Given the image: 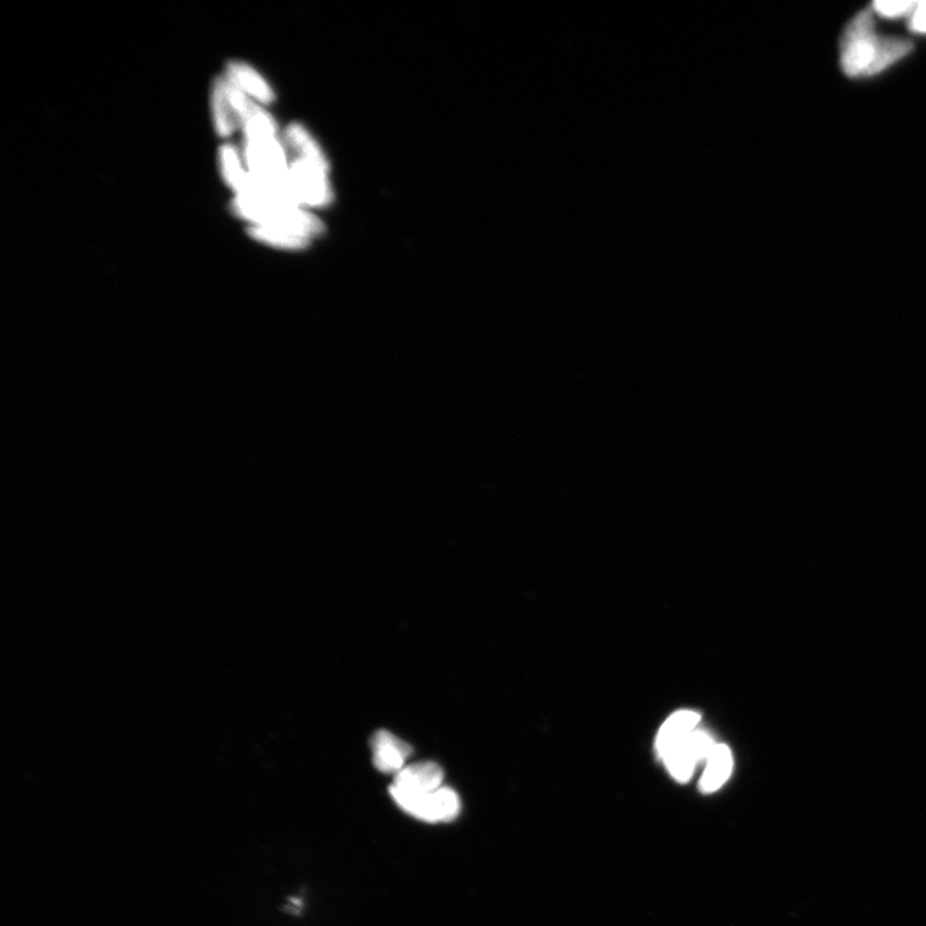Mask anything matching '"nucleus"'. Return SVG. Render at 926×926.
<instances>
[{"label":"nucleus","instance_id":"7","mask_svg":"<svg viewBox=\"0 0 926 926\" xmlns=\"http://www.w3.org/2000/svg\"><path fill=\"white\" fill-rule=\"evenodd\" d=\"M444 772L440 765L421 762L404 767L395 776L393 788L410 794H427L442 788Z\"/></svg>","mask_w":926,"mask_h":926},{"label":"nucleus","instance_id":"15","mask_svg":"<svg viewBox=\"0 0 926 926\" xmlns=\"http://www.w3.org/2000/svg\"><path fill=\"white\" fill-rule=\"evenodd\" d=\"M915 6L913 0H880L874 3V11L881 18L898 19L912 14Z\"/></svg>","mask_w":926,"mask_h":926},{"label":"nucleus","instance_id":"11","mask_svg":"<svg viewBox=\"0 0 926 926\" xmlns=\"http://www.w3.org/2000/svg\"><path fill=\"white\" fill-rule=\"evenodd\" d=\"M733 768L732 752L726 746L717 743L712 752L707 759L705 775L700 780V789L705 792H715L722 788L725 782L730 779Z\"/></svg>","mask_w":926,"mask_h":926},{"label":"nucleus","instance_id":"8","mask_svg":"<svg viewBox=\"0 0 926 926\" xmlns=\"http://www.w3.org/2000/svg\"><path fill=\"white\" fill-rule=\"evenodd\" d=\"M225 78L232 86L252 97L256 102L268 105L275 101V92H273L268 81L250 65L238 61L228 62Z\"/></svg>","mask_w":926,"mask_h":926},{"label":"nucleus","instance_id":"5","mask_svg":"<svg viewBox=\"0 0 926 926\" xmlns=\"http://www.w3.org/2000/svg\"><path fill=\"white\" fill-rule=\"evenodd\" d=\"M717 743L707 731H693L688 739L678 743L676 748L663 758L668 771L677 781H689L694 768L709 758Z\"/></svg>","mask_w":926,"mask_h":926},{"label":"nucleus","instance_id":"9","mask_svg":"<svg viewBox=\"0 0 926 926\" xmlns=\"http://www.w3.org/2000/svg\"><path fill=\"white\" fill-rule=\"evenodd\" d=\"M701 716L692 710H681L669 717L657 738V751L661 759H663L669 751L688 739L689 736L698 730Z\"/></svg>","mask_w":926,"mask_h":926},{"label":"nucleus","instance_id":"2","mask_svg":"<svg viewBox=\"0 0 926 926\" xmlns=\"http://www.w3.org/2000/svg\"><path fill=\"white\" fill-rule=\"evenodd\" d=\"M230 211L252 226L283 230L286 234L311 238L324 232L322 221L304 211L301 206L268 200L253 196H235Z\"/></svg>","mask_w":926,"mask_h":926},{"label":"nucleus","instance_id":"4","mask_svg":"<svg viewBox=\"0 0 926 926\" xmlns=\"http://www.w3.org/2000/svg\"><path fill=\"white\" fill-rule=\"evenodd\" d=\"M327 173V165L295 156L289 162L288 179L297 204L322 206L331 201L333 193Z\"/></svg>","mask_w":926,"mask_h":926},{"label":"nucleus","instance_id":"12","mask_svg":"<svg viewBox=\"0 0 926 926\" xmlns=\"http://www.w3.org/2000/svg\"><path fill=\"white\" fill-rule=\"evenodd\" d=\"M219 167L221 177L235 196L242 195L249 184L250 171L234 145L226 144L219 148Z\"/></svg>","mask_w":926,"mask_h":926},{"label":"nucleus","instance_id":"13","mask_svg":"<svg viewBox=\"0 0 926 926\" xmlns=\"http://www.w3.org/2000/svg\"><path fill=\"white\" fill-rule=\"evenodd\" d=\"M286 142L297 157L327 165L326 157L318 144L301 124H293L286 131Z\"/></svg>","mask_w":926,"mask_h":926},{"label":"nucleus","instance_id":"14","mask_svg":"<svg viewBox=\"0 0 926 926\" xmlns=\"http://www.w3.org/2000/svg\"><path fill=\"white\" fill-rule=\"evenodd\" d=\"M247 232L256 242L278 247V249L301 250L309 244V238L289 235L286 232L267 227L250 226Z\"/></svg>","mask_w":926,"mask_h":926},{"label":"nucleus","instance_id":"1","mask_svg":"<svg viewBox=\"0 0 926 926\" xmlns=\"http://www.w3.org/2000/svg\"><path fill=\"white\" fill-rule=\"evenodd\" d=\"M840 46L841 69L850 78L875 76L913 51L909 40L876 35L871 10L848 23Z\"/></svg>","mask_w":926,"mask_h":926},{"label":"nucleus","instance_id":"6","mask_svg":"<svg viewBox=\"0 0 926 926\" xmlns=\"http://www.w3.org/2000/svg\"><path fill=\"white\" fill-rule=\"evenodd\" d=\"M372 760L380 772L398 774L412 755L407 742L392 732L380 730L371 739Z\"/></svg>","mask_w":926,"mask_h":926},{"label":"nucleus","instance_id":"10","mask_svg":"<svg viewBox=\"0 0 926 926\" xmlns=\"http://www.w3.org/2000/svg\"><path fill=\"white\" fill-rule=\"evenodd\" d=\"M210 107L215 130L223 138H228L239 128L234 109L228 97V86L225 77L213 81Z\"/></svg>","mask_w":926,"mask_h":926},{"label":"nucleus","instance_id":"3","mask_svg":"<svg viewBox=\"0 0 926 926\" xmlns=\"http://www.w3.org/2000/svg\"><path fill=\"white\" fill-rule=\"evenodd\" d=\"M395 804L404 812L426 822H450L460 815L461 800L457 792L441 788L427 794H410L391 788Z\"/></svg>","mask_w":926,"mask_h":926},{"label":"nucleus","instance_id":"16","mask_svg":"<svg viewBox=\"0 0 926 926\" xmlns=\"http://www.w3.org/2000/svg\"><path fill=\"white\" fill-rule=\"evenodd\" d=\"M908 18V27L912 31L926 35V2H916L914 11Z\"/></svg>","mask_w":926,"mask_h":926}]
</instances>
